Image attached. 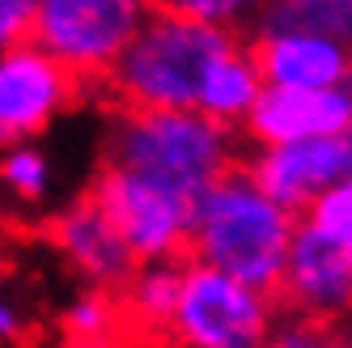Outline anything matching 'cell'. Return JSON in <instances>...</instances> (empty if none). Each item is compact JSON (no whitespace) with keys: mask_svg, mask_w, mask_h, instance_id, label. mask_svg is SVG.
Masks as SVG:
<instances>
[{"mask_svg":"<svg viewBox=\"0 0 352 348\" xmlns=\"http://www.w3.org/2000/svg\"><path fill=\"white\" fill-rule=\"evenodd\" d=\"M297 226L301 217L289 213L285 204H276L242 166L195 200L191 263H204L212 272H225V276L276 297L289 272Z\"/></svg>","mask_w":352,"mask_h":348,"instance_id":"1","label":"cell"},{"mask_svg":"<svg viewBox=\"0 0 352 348\" xmlns=\"http://www.w3.org/2000/svg\"><path fill=\"white\" fill-rule=\"evenodd\" d=\"M102 157L115 170H132L166 191L199 200L238 166V132L199 111H128L111 115L102 132Z\"/></svg>","mask_w":352,"mask_h":348,"instance_id":"2","label":"cell"},{"mask_svg":"<svg viewBox=\"0 0 352 348\" xmlns=\"http://www.w3.org/2000/svg\"><path fill=\"white\" fill-rule=\"evenodd\" d=\"M238 47V30L195 21L179 5H153L107 85L128 111H195L212 64Z\"/></svg>","mask_w":352,"mask_h":348,"instance_id":"3","label":"cell"},{"mask_svg":"<svg viewBox=\"0 0 352 348\" xmlns=\"http://www.w3.org/2000/svg\"><path fill=\"white\" fill-rule=\"evenodd\" d=\"M276 327L280 318L272 293H259L204 263H187L183 302L170 323V336L183 348H267Z\"/></svg>","mask_w":352,"mask_h":348,"instance_id":"4","label":"cell"},{"mask_svg":"<svg viewBox=\"0 0 352 348\" xmlns=\"http://www.w3.org/2000/svg\"><path fill=\"white\" fill-rule=\"evenodd\" d=\"M153 5L140 0H38L34 47L72 77H111Z\"/></svg>","mask_w":352,"mask_h":348,"instance_id":"5","label":"cell"},{"mask_svg":"<svg viewBox=\"0 0 352 348\" xmlns=\"http://www.w3.org/2000/svg\"><path fill=\"white\" fill-rule=\"evenodd\" d=\"M94 204L111 217V226L132 246L136 263H166L191 251V213L195 204L166 191L162 183L132 170L102 166L89 183Z\"/></svg>","mask_w":352,"mask_h":348,"instance_id":"6","label":"cell"},{"mask_svg":"<svg viewBox=\"0 0 352 348\" xmlns=\"http://www.w3.org/2000/svg\"><path fill=\"white\" fill-rule=\"evenodd\" d=\"M280 297L293 314L327 327L352 318V234L322 230L310 217H301Z\"/></svg>","mask_w":352,"mask_h":348,"instance_id":"7","label":"cell"},{"mask_svg":"<svg viewBox=\"0 0 352 348\" xmlns=\"http://www.w3.org/2000/svg\"><path fill=\"white\" fill-rule=\"evenodd\" d=\"M77 102V77L26 43L0 56V136L5 144L38 140L52 123Z\"/></svg>","mask_w":352,"mask_h":348,"instance_id":"8","label":"cell"},{"mask_svg":"<svg viewBox=\"0 0 352 348\" xmlns=\"http://www.w3.org/2000/svg\"><path fill=\"white\" fill-rule=\"evenodd\" d=\"M246 174L289 213H310L322 195H331L336 187L352 179V132L327 136V140L255 149L246 162Z\"/></svg>","mask_w":352,"mask_h":348,"instance_id":"9","label":"cell"},{"mask_svg":"<svg viewBox=\"0 0 352 348\" xmlns=\"http://www.w3.org/2000/svg\"><path fill=\"white\" fill-rule=\"evenodd\" d=\"M47 238L60 251V259L85 281V289H128L132 272L140 268L132 246L111 226V217L94 204V195L60 204L47 217Z\"/></svg>","mask_w":352,"mask_h":348,"instance_id":"10","label":"cell"},{"mask_svg":"<svg viewBox=\"0 0 352 348\" xmlns=\"http://www.w3.org/2000/svg\"><path fill=\"white\" fill-rule=\"evenodd\" d=\"M242 132L255 149L348 136L352 132V81L344 89H263L259 107Z\"/></svg>","mask_w":352,"mask_h":348,"instance_id":"11","label":"cell"},{"mask_svg":"<svg viewBox=\"0 0 352 348\" xmlns=\"http://www.w3.org/2000/svg\"><path fill=\"white\" fill-rule=\"evenodd\" d=\"M255 60L267 89H344L352 81V52L314 30H259Z\"/></svg>","mask_w":352,"mask_h":348,"instance_id":"12","label":"cell"},{"mask_svg":"<svg viewBox=\"0 0 352 348\" xmlns=\"http://www.w3.org/2000/svg\"><path fill=\"white\" fill-rule=\"evenodd\" d=\"M267 81H263V68L255 60V47H238L225 60L212 64V72L204 77V89H199V102L195 111L208 115L221 128H246L250 115H255L259 98H263Z\"/></svg>","mask_w":352,"mask_h":348,"instance_id":"13","label":"cell"},{"mask_svg":"<svg viewBox=\"0 0 352 348\" xmlns=\"http://www.w3.org/2000/svg\"><path fill=\"white\" fill-rule=\"evenodd\" d=\"M183 281H187V263L166 259V263H140L132 272L128 289H123V306L140 327H170L174 310L183 302Z\"/></svg>","mask_w":352,"mask_h":348,"instance_id":"14","label":"cell"},{"mask_svg":"<svg viewBox=\"0 0 352 348\" xmlns=\"http://www.w3.org/2000/svg\"><path fill=\"white\" fill-rule=\"evenodd\" d=\"M250 30H314L352 52V0H276L259 5Z\"/></svg>","mask_w":352,"mask_h":348,"instance_id":"15","label":"cell"},{"mask_svg":"<svg viewBox=\"0 0 352 348\" xmlns=\"http://www.w3.org/2000/svg\"><path fill=\"white\" fill-rule=\"evenodd\" d=\"M0 179H5V191H9V200H13V204H21V208H38V204L52 200V187H56L52 153H47L38 140L5 144Z\"/></svg>","mask_w":352,"mask_h":348,"instance_id":"16","label":"cell"},{"mask_svg":"<svg viewBox=\"0 0 352 348\" xmlns=\"http://www.w3.org/2000/svg\"><path fill=\"white\" fill-rule=\"evenodd\" d=\"M60 327H64L68 340H77V344H98V340H107V336L115 331V302H111L102 289H81V293L64 306Z\"/></svg>","mask_w":352,"mask_h":348,"instance_id":"17","label":"cell"},{"mask_svg":"<svg viewBox=\"0 0 352 348\" xmlns=\"http://www.w3.org/2000/svg\"><path fill=\"white\" fill-rule=\"evenodd\" d=\"M267 348H352V336L340 327H327V323L293 314V318H280V327H276Z\"/></svg>","mask_w":352,"mask_h":348,"instance_id":"18","label":"cell"},{"mask_svg":"<svg viewBox=\"0 0 352 348\" xmlns=\"http://www.w3.org/2000/svg\"><path fill=\"white\" fill-rule=\"evenodd\" d=\"M34 26H38V0H5L0 5V43H5V52L34 43Z\"/></svg>","mask_w":352,"mask_h":348,"instance_id":"19","label":"cell"},{"mask_svg":"<svg viewBox=\"0 0 352 348\" xmlns=\"http://www.w3.org/2000/svg\"><path fill=\"white\" fill-rule=\"evenodd\" d=\"M179 9L195 21H208V26L238 30L242 21H255L259 5H238V0H179Z\"/></svg>","mask_w":352,"mask_h":348,"instance_id":"20","label":"cell"},{"mask_svg":"<svg viewBox=\"0 0 352 348\" xmlns=\"http://www.w3.org/2000/svg\"><path fill=\"white\" fill-rule=\"evenodd\" d=\"M26 306L17 302V293H5V302H0V336H5L9 344L17 340V336H26Z\"/></svg>","mask_w":352,"mask_h":348,"instance_id":"21","label":"cell"}]
</instances>
